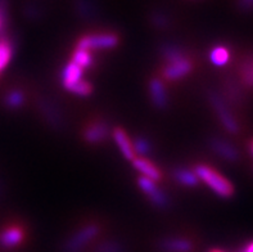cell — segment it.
Here are the masks:
<instances>
[{
	"mask_svg": "<svg viewBox=\"0 0 253 252\" xmlns=\"http://www.w3.org/2000/svg\"><path fill=\"white\" fill-rule=\"evenodd\" d=\"M193 171L199 180H202L211 188V191L221 198H229L234 195V187L228 179L210 165L198 163L193 167Z\"/></svg>",
	"mask_w": 253,
	"mask_h": 252,
	"instance_id": "6da1fadb",
	"label": "cell"
},
{
	"mask_svg": "<svg viewBox=\"0 0 253 252\" xmlns=\"http://www.w3.org/2000/svg\"><path fill=\"white\" fill-rule=\"evenodd\" d=\"M99 233L100 227L96 223L85 224L64 241L62 252H81L95 240Z\"/></svg>",
	"mask_w": 253,
	"mask_h": 252,
	"instance_id": "7a4b0ae2",
	"label": "cell"
},
{
	"mask_svg": "<svg viewBox=\"0 0 253 252\" xmlns=\"http://www.w3.org/2000/svg\"><path fill=\"white\" fill-rule=\"evenodd\" d=\"M36 108L46 124L51 129L62 131L66 128V118L59 105L46 96H39L35 99Z\"/></svg>",
	"mask_w": 253,
	"mask_h": 252,
	"instance_id": "3957f363",
	"label": "cell"
},
{
	"mask_svg": "<svg viewBox=\"0 0 253 252\" xmlns=\"http://www.w3.org/2000/svg\"><path fill=\"white\" fill-rule=\"evenodd\" d=\"M207 99H209L210 105L215 111L218 121L221 122L225 130L230 133V134H238L239 133V124H238L237 118L234 117L233 112L230 111V108L225 102V99L215 90H209L207 92Z\"/></svg>",
	"mask_w": 253,
	"mask_h": 252,
	"instance_id": "277c9868",
	"label": "cell"
},
{
	"mask_svg": "<svg viewBox=\"0 0 253 252\" xmlns=\"http://www.w3.org/2000/svg\"><path fill=\"white\" fill-rule=\"evenodd\" d=\"M120 43V38L115 32H95L81 36L76 43V49L84 50H109L115 49Z\"/></svg>",
	"mask_w": 253,
	"mask_h": 252,
	"instance_id": "5b68a950",
	"label": "cell"
},
{
	"mask_svg": "<svg viewBox=\"0 0 253 252\" xmlns=\"http://www.w3.org/2000/svg\"><path fill=\"white\" fill-rule=\"evenodd\" d=\"M138 187L140 191L148 197L152 206L160 210L169 208L171 204V200L166 192H164L157 185V183L145 178V176H139L138 178Z\"/></svg>",
	"mask_w": 253,
	"mask_h": 252,
	"instance_id": "8992f818",
	"label": "cell"
},
{
	"mask_svg": "<svg viewBox=\"0 0 253 252\" xmlns=\"http://www.w3.org/2000/svg\"><path fill=\"white\" fill-rule=\"evenodd\" d=\"M109 133H111V126L108 122L103 118L93 120L85 126L83 131L84 141L89 144H100L107 141Z\"/></svg>",
	"mask_w": 253,
	"mask_h": 252,
	"instance_id": "52a82bcc",
	"label": "cell"
},
{
	"mask_svg": "<svg viewBox=\"0 0 253 252\" xmlns=\"http://www.w3.org/2000/svg\"><path fill=\"white\" fill-rule=\"evenodd\" d=\"M194 68L193 61L189 57L183 58L180 61L173 62V63L164 64L162 68V77L167 81H179L184 77H186Z\"/></svg>",
	"mask_w": 253,
	"mask_h": 252,
	"instance_id": "ba28073f",
	"label": "cell"
},
{
	"mask_svg": "<svg viewBox=\"0 0 253 252\" xmlns=\"http://www.w3.org/2000/svg\"><path fill=\"white\" fill-rule=\"evenodd\" d=\"M25 241V229L21 225L12 224L0 230V249L12 250L22 245Z\"/></svg>",
	"mask_w": 253,
	"mask_h": 252,
	"instance_id": "9c48e42d",
	"label": "cell"
},
{
	"mask_svg": "<svg viewBox=\"0 0 253 252\" xmlns=\"http://www.w3.org/2000/svg\"><path fill=\"white\" fill-rule=\"evenodd\" d=\"M149 97H151L152 104L158 109H166L170 104V97L167 93V88L164 81L158 77H152L148 84Z\"/></svg>",
	"mask_w": 253,
	"mask_h": 252,
	"instance_id": "30bf717a",
	"label": "cell"
},
{
	"mask_svg": "<svg viewBox=\"0 0 253 252\" xmlns=\"http://www.w3.org/2000/svg\"><path fill=\"white\" fill-rule=\"evenodd\" d=\"M209 146L211 151H213L218 157L228 162H238L239 160V152L237 148L230 143L220 137H212L209 139Z\"/></svg>",
	"mask_w": 253,
	"mask_h": 252,
	"instance_id": "8fae6325",
	"label": "cell"
},
{
	"mask_svg": "<svg viewBox=\"0 0 253 252\" xmlns=\"http://www.w3.org/2000/svg\"><path fill=\"white\" fill-rule=\"evenodd\" d=\"M157 247L162 252H190L194 245L185 237H165L158 241Z\"/></svg>",
	"mask_w": 253,
	"mask_h": 252,
	"instance_id": "7c38bea8",
	"label": "cell"
},
{
	"mask_svg": "<svg viewBox=\"0 0 253 252\" xmlns=\"http://www.w3.org/2000/svg\"><path fill=\"white\" fill-rule=\"evenodd\" d=\"M112 137L113 139H115L116 144H117V147L121 151L122 156L125 157L126 160L128 161L134 160L135 157H136V154H135L134 147H132V142L131 139H130V137L127 135V133H126L122 128L117 126V128H115L112 130Z\"/></svg>",
	"mask_w": 253,
	"mask_h": 252,
	"instance_id": "4fadbf2b",
	"label": "cell"
},
{
	"mask_svg": "<svg viewBox=\"0 0 253 252\" xmlns=\"http://www.w3.org/2000/svg\"><path fill=\"white\" fill-rule=\"evenodd\" d=\"M158 51H160V57L162 58L164 64L173 63V62L180 61L183 58L189 57L186 54L185 48L179 44H175V43H165V44L161 45Z\"/></svg>",
	"mask_w": 253,
	"mask_h": 252,
	"instance_id": "5bb4252c",
	"label": "cell"
},
{
	"mask_svg": "<svg viewBox=\"0 0 253 252\" xmlns=\"http://www.w3.org/2000/svg\"><path fill=\"white\" fill-rule=\"evenodd\" d=\"M132 166L140 172L141 176L151 179L153 182L157 183L162 179V172H161L160 167L156 166L152 161L144 158V157H135L132 160Z\"/></svg>",
	"mask_w": 253,
	"mask_h": 252,
	"instance_id": "9a60e30c",
	"label": "cell"
},
{
	"mask_svg": "<svg viewBox=\"0 0 253 252\" xmlns=\"http://www.w3.org/2000/svg\"><path fill=\"white\" fill-rule=\"evenodd\" d=\"M84 71L80 66H77L76 63H74L72 61L68 62L66 66L63 67L61 72V84L64 89L68 88V86L74 85V84L79 83L80 80H83Z\"/></svg>",
	"mask_w": 253,
	"mask_h": 252,
	"instance_id": "2e32d148",
	"label": "cell"
},
{
	"mask_svg": "<svg viewBox=\"0 0 253 252\" xmlns=\"http://www.w3.org/2000/svg\"><path fill=\"white\" fill-rule=\"evenodd\" d=\"M172 178L177 184L185 187V188H194L198 185L199 182V179L197 178L193 170L183 166H177L172 169Z\"/></svg>",
	"mask_w": 253,
	"mask_h": 252,
	"instance_id": "e0dca14e",
	"label": "cell"
},
{
	"mask_svg": "<svg viewBox=\"0 0 253 252\" xmlns=\"http://www.w3.org/2000/svg\"><path fill=\"white\" fill-rule=\"evenodd\" d=\"M26 102V94L22 89L19 88H13L9 92H6V94L4 96L3 103L6 108L9 109H19L22 108Z\"/></svg>",
	"mask_w": 253,
	"mask_h": 252,
	"instance_id": "ac0fdd59",
	"label": "cell"
},
{
	"mask_svg": "<svg viewBox=\"0 0 253 252\" xmlns=\"http://www.w3.org/2000/svg\"><path fill=\"white\" fill-rule=\"evenodd\" d=\"M210 61L216 67H224L230 61V50L225 45H216L210 50Z\"/></svg>",
	"mask_w": 253,
	"mask_h": 252,
	"instance_id": "d6986e66",
	"label": "cell"
},
{
	"mask_svg": "<svg viewBox=\"0 0 253 252\" xmlns=\"http://www.w3.org/2000/svg\"><path fill=\"white\" fill-rule=\"evenodd\" d=\"M71 61L76 63L77 66H80L83 70H85V68L93 67L94 57L91 54V51L84 50V49H75V51L72 53Z\"/></svg>",
	"mask_w": 253,
	"mask_h": 252,
	"instance_id": "ffe728a7",
	"label": "cell"
},
{
	"mask_svg": "<svg viewBox=\"0 0 253 252\" xmlns=\"http://www.w3.org/2000/svg\"><path fill=\"white\" fill-rule=\"evenodd\" d=\"M13 57V44L8 38L0 36V71L9 64Z\"/></svg>",
	"mask_w": 253,
	"mask_h": 252,
	"instance_id": "44dd1931",
	"label": "cell"
},
{
	"mask_svg": "<svg viewBox=\"0 0 253 252\" xmlns=\"http://www.w3.org/2000/svg\"><path fill=\"white\" fill-rule=\"evenodd\" d=\"M132 147H134L135 154H139V157H147L153 152V144H152L151 139H148L147 137L139 135L132 142Z\"/></svg>",
	"mask_w": 253,
	"mask_h": 252,
	"instance_id": "7402d4cb",
	"label": "cell"
},
{
	"mask_svg": "<svg viewBox=\"0 0 253 252\" xmlns=\"http://www.w3.org/2000/svg\"><path fill=\"white\" fill-rule=\"evenodd\" d=\"M94 252H126L124 243L117 240H106L98 243Z\"/></svg>",
	"mask_w": 253,
	"mask_h": 252,
	"instance_id": "603a6c76",
	"label": "cell"
},
{
	"mask_svg": "<svg viewBox=\"0 0 253 252\" xmlns=\"http://www.w3.org/2000/svg\"><path fill=\"white\" fill-rule=\"evenodd\" d=\"M66 90L75 96H79V97H87L90 96L91 93H93V85L86 80H80L79 83L74 84V85L68 86L66 88Z\"/></svg>",
	"mask_w": 253,
	"mask_h": 252,
	"instance_id": "cb8c5ba5",
	"label": "cell"
},
{
	"mask_svg": "<svg viewBox=\"0 0 253 252\" xmlns=\"http://www.w3.org/2000/svg\"><path fill=\"white\" fill-rule=\"evenodd\" d=\"M75 6H76V12L84 18H91L95 16V8L90 0H76Z\"/></svg>",
	"mask_w": 253,
	"mask_h": 252,
	"instance_id": "d4e9b609",
	"label": "cell"
},
{
	"mask_svg": "<svg viewBox=\"0 0 253 252\" xmlns=\"http://www.w3.org/2000/svg\"><path fill=\"white\" fill-rule=\"evenodd\" d=\"M152 23L158 29H166L170 25V18L165 13L156 12L154 14H152Z\"/></svg>",
	"mask_w": 253,
	"mask_h": 252,
	"instance_id": "484cf974",
	"label": "cell"
},
{
	"mask_svg": "<svg viewBox=\"0 0 253 252\" xmlns=\"http://www.w3.org/2000/svg\"><path fill=\"white\" fill-rule=\"evenodd\" d=\"M5 22H6L5 4L1 3V0H0V32H1V30L4 29V26H5Z\"/></svg>",
	"mask_w": 253,
	"mask_h": 252,
	"instance_id": "4316f807",
	"label": "cell"
},
{
	"mask_svg": "<svg viewBox=\"0 0 253 252\" xmlns=\"http://www.w3.org/2000/svg\"><path fill=\"white\" fill-rule=\"evenodd\" d=\"M238 5L242 10H250L253 8V0H239Z\"/></svg>",
	"mask_w": 253,
	"mask_h": 252,
	"instance_id": "83f0119b",
	"label": "cell"
},
{
	"mask_svg": "<svg viewBox=\"0 0 253 252\" xmlns=\"http://www.w3.org/2000/svg\"><path fill=\"white\" fill-rule=\"evenodd\" d=\"M243 252H253V242L250 243L247 247H246V250H244Z\"/></svg>",
	"mask_w": 253,
	"mask_h": 252,
	"instance_id": "f1b7e54d",
	"label": "cell"
},
{
	"mask_svg": "<svg viewBox=\"0 0 253 252\" xmlns=\"http://www.w3.org/2000/svg\"><path fill=\"white\" fill-rule=\"evenodd\" d=\"M251 152H252V154H253V141L251 142Z\"/></svg>",
	"mask_w": 253,
	"mask_h": 252,
	"instance_id": "f546056e",
	"label": "cell"
},
{
	"mask_svg": "<svg viewBox=\"0 0 253 252\" xmlns=\"http://www.w3.org/2000/svg\"><path fill=\"white\" fill-rule=\"evenodd\" d=\"M1 191H3V187H1V180H0V196H1Z\"/></svg>",
	"mask_w": 253,
	"mask_h": 252,
	"instance_id": "4dcf8cb0",
	"label": "cell"
},
{
	"mask_svg": "<svg viewBox=\"0 0 253 252\" xmlns=\"http://www.w3.org/2000/svg\"><path fill=\"white\" fill-rule=\"evenodd\" d=\"M210 252H222V251H220V250H212V251Z\"/></svg>",
	"mask_w": 253,
	"mask_h": 252,
	"instance_id": "1f68e13d",
	"label": "cell"
}]
</instances>
